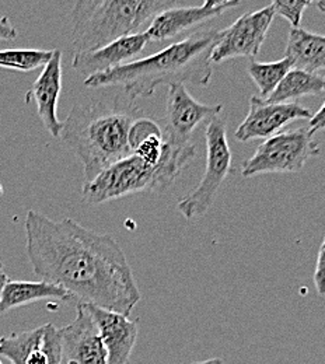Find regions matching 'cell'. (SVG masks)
I'll list each match as a JSON object with an SVG mask.
<instances>
[{
    "label": "cell",
    "mask_w": 325,
    "mask_h": 364,
    "mask_svg": "<svg viewBox=\"0 0 325 364\" xmlns=\"http://www.w3.org/2000/svg\"><path fill=\"white\" fill-rule=\"evenodd\" d=\"M313 282L317 289V293L320 297H324L325 294V240H323L319 254H317V261H316V268H314V274H313Z\"/></svg>",
    "instance_id": "24"
},
{
    "label": "cell",
    "mask_w": 325,
    "mask_h": 364,
    "mask_svg": "<svg viewBox=\"0 0 325 364\" xmlns=\"http://www.w3.org/2000/svg\"><path fill=\"white\" fill-rule=\"evenodd\" d=\"M17 30L7 17L0 18V41H13L17 38Z\"/></svg>",
    "instance_id": "26"
},
{
    "label": "cell",
    "mask_w": 325,
    "mask_h": 364,
    "mask_svg": "<svg viewBox=\"0 0 325 364\" xmlns=\"http://www.w3.org/2000/svg\"><path fill=\"white\" fill-rule=\"evenodd\" d=\"M65 364H76V363H73V362H68V363H65Z\"/></svg>",
    "instance_id": "30"
},
{
    "label": "cell",
    "mask_w": 325,
    "mask_h": 364,
    "mask_svg": "<svg viewBox=\"0 0 325 364\" xmlns=\"http://www.w3.org/2000/svg\"><path fill=\"white\" fill-rule=\"evenodd\" d=\"M238 4H228L216 9L205 7H170L159 13L144 30L147 43H164L174 40L176 37L191 31L192 28L201 27L213 18L220 17L226 10Z\"/></svg>",
    "instance_id": "15"
},
{
    "label": "cell",
    "mask_w": 325,
    "mask_h": 364,
    "mask_svg": "<svg viewBox=\"0 0 325 364\" xmlns=\"http://www.w3.org/2000/svg\"><path fill=\"white\" fill-rule=\"evenodd\" d=\"M222 34L223 30L199 31L147 58L89 76L85 85L90 89L122 87L129 98L150 97L161 86H208L213 75L211 53Z\"/></svg>",
    "instance_id": "2"
},
{
    "label": "cell",
    "mask_w": 325,
    "mask_h": 364,
    "mask_svg": "<svg viewBox=\"0 0 325 364\" xmlns=\"http://www.w3.org/2000/svg\"><path fill=\"white\" fill-rule=\"evenodd\" d=\"M53 49H3L0 50V68L14 72H33L44 68L52 58Z\"/></svg>",
    "instance_id": "22"
},
{
    "label": "cell",
    "mask_w": 325,
    "mask_h": 364,
    "mask_svg": "<svg viewBox=\"0 0 325 364\" xmlns=\"http://www.w3.org/2000/svg\"><path fill=\"white\" fill-rule=\"evenodd\" d=\"M325 104L323 102L319 108V111L316 114H311V117L309 118V127L307 131L314 136L317 132H321L325 127L324 117Z\"/></svg>",
    "instance_id": "25"
},
{
    "label": "cell",
    "mask_w": 325,
    "mask_h": 364,
    "mask_svg": "<svg viewBox=\"0 0 325 364\" xmlns=\"http://www.w3.org/2000/svg\"><path fill=\"white\" fill-rule=\"evenodd\" d=\"M320 154V144L307 128L279 132L265 139L254 156L243 163L241 176L251 178L261 174L300 173L310 159Z\"/></svg>",
    "instance_id": "7"
},
{
    "label": "cell",
    "mask_w": 325,
    "mask_h": 364,
    "mask_svg": "<svg viewBox=\"0 0 325 364\" xmlns=\"http://www.w3.org/2000/svg\"><path fill=\"white\" fill-rule=\"evenodd\" d=\"M292 69V63L287 58H282L277 62L271 63H261L255 59H251L247 68L248 76L252 79L254 85L257 86L260 98L267 100L271 92L277 89L279 82L284 77V75Z\"/></svg>",
    "instance_id": "21"
},
{
    "label": "cell",
    "mask_w": 325,
    "mask_h": 364,
    "mask_svg": "<svg viewBox=\"0 0 325 364\" xmlns=\"http://www.w3.org/2000/svg\"><path fill=\"white\" fill-rule=\"evenodd\" d=\"M147 44L149 43L143 31L121 37L93 50L75 53L72 66L79 75L85 76L86 79L97 73H102L129 63Z\"/></svg>",
    "instance_id": "13"
},
{
    "label": "cell",
    "mask_w": 325,
    "mask_h": 364,
    "mask_svg": "<svg viewBox=\"0 0 325 364\" xmlns=\"http://www.w3.org/2000/svg\"><path fill=\"white\" fill-rule=\"evenodd\" d=\"M63 363L108 364V355L86 303H79L75 319L59 328Z\"/></svg>",
    "instance_id": "11"
},
{
    "label": "cell",
    "mask_w": 325,
    "mask_h": 364,
    "mask_svg": "<svg viewBox=\"0 0 325 364\" xmlns=\"http://www.w3.org/2000/svg\"><path fill=\"white\" fill-rule=\"evenodd\" d=\"M179 0H76L70 11L75 53L93 50L143 27Z\"/></svg>",
    "instance_id": "4"
},
{
    "label": "cell",
    "mask_w": 325,
    "mask_h": 364,
    "mask_svg": "<svg viewBox=\"0 0 325 364\" xmlns=\"http://www.w3.org/2000/svg\"><path fill=\"white\" fill-rule=\"evenodd\" d=\"M7 280H9V279H7V274L3 272V265L0 264V291H1V289H3V286L6 284Z\"/></svg>",
    "instance_id": "29"
},
{
    "label": "cell",
    "mask_w": 325,
    "mask_h": 364,
    "mask_svg": "<svg viewBox=\"0 0 325 364\" xmlns=\"http://www.w3.org/2000/svg\"><path fill=\"white\" fill-rule=\"evenodd\" d=\"M191 364H225V362L219 358H213V359H208V360H201V362H193Z\"/></svg>",
    "instance_id": "28"
},
{
    "label": "cell",
    "mask_w": 325,
    "mask_h": 364,
    "mask_svg": "<svg viewBox=\"0 0 325 364\" xmlns=\"http://www.w3.org/2000/svg\"><path fill=\"white\" fill-rule=\"evenodd\" d=\"M195 156V146L180 149L166 143L160 164L151 167L131 154L102 170L92 181L85 182L82 199L89 205H100L135 193L164 191Z\"/></svg>",
    "instance_id": "5"
},
{
    "label": "cell",
    "mask_w": 325,
    "mask_h": 364,
    "mask_svg": "<svg viewBox=\"0 0 325 364\" xmlns=\"http://www.w3.org/2000/svg\"><path fill=\"white\" fill-rule=\"evenodd\" d=\"M310 117L311 111L297 102H268L258 95H252L248 114L235 131V137L240 141L268 139L279 134L289 124L309 119Z\"/></svg>",
    "instance_id": "10"
},
{
    "label": "cell",
    "mask_w": 325,
    "mask_h": 364,
    "mask_svg": "<svg viewBox=\"0 0 325 364\" xmlns=\"http://www.w3.org/2000/svg\"><path fill=\"white\" fill-rule=\"evenodd\" d=\"M0 364H1V362H0Z\"/></svg>",
    "instance_id": "31"
},
{
    "label": "cell",
    "mask_w": 325,
    "mask_h": 364,
    "mask_svg": "<svg viewBox=\"0 0 325 364\" xmlns=\"http://www.w3.org/2000/svg\"><path fill=\"white\" fill-rule=\"evenodd\" d=\"M206 139V167L198 186L183 198L177 209L186 220L198 219L212 208L223 182L232 173V150L228 140V122L222 114L208 121Z\"/></svg>",
    "instance_id": "6"
},
{
    "label": "cell",
    "mask_w": 325,
    "mask_h": 364,
    "mask_svg": "<svg viewBox=\"0 0 325 364\" xmlns=\"http://www.w3.org/2000/svg\"><path fill=\"white\" fill-rule=\"evenodd\" d=\"M144 112L132 101L76 104L63 121L60 139L83 163L86 182L111 164L131 156L128 135Z\"/></svg>",
    "instance_id": "3"
},
{
    "label": "cell",
    "mask_w": 325,
    "mask_h": 364,
    "mask_svg": "<svg viewBox=\"0 0 325 364\" xmlns=\"http://www.w3.org/2000/svg\"><path fill=\"white\" fill-rule=\"evenodd\" d=\"M228 4H240V0H205L202 7H205V9H216V7L228 6Z\"/></svg>",
    "instance_id": "27"
},
{
    "label": "cell",
    "mask_w": 325,
    "mask_h": 364,
    "mask_svg": "<svg viewBox=\"0 0 325 364\" xmlns=\"http://www.w3.org/2000/svg\"><path fill=\"white\" fill-rule=\"evenodd\" d=\"M223 105H206L196 101L186 85L169 86L164 115V140L176 147L192 146V135L199 125L222 114Z\"/></svg>",
    "instance_id": "8"
},
{
    "label": "cell",
    "mask_w": 325,
    "mask_h": 364,
    "mask_svg": "<svg viewBox=\"0 0 325 364\" xmlns=\"http://www.w3.org/2000/svg\"><path fill=\"white\" fill-rule=\"evenodd\" d=\"M325 80L323 73H309L290 69L279 82L277 89L267 98L268 102H290L300 97L323 95Z\"/></svg>",
    "instance_id": "19"
},
{
    "label": "cell",
    "mask_w": 325,
    "mask_h": 364,
    "mask_svg": "<svg viewBox=\"0 0 325 364\" xmlns=\"http://www.w3.org/2000/svg\"><path fill=\"white\" fill-rule=\"evenodd\" d=\"M62 91V52L53 49L52 58L43 68L41 75L33 83L31 89L26 94V102L34 101L37 105L38 117L55 139H60L63 121L58 118V101Z\"/></svg>",
    "instance_id": "12"
},
{
    "label": "cell",
    "mask_w": 325,
    "mask_h": 364,
    "mask_svg": "<svg viewBox=\"0 0 325 364\" xmlns=\"http://www.w3.org/2000/svg\"><path fill=\"white\" fill-rule=\"evenodd\" d=\"M272 7L277 14H280L284 20L290 23L292 27H300L302 17L307 7L316 4L321 11H324V0H271Z\"/></svg>",
    "instance_id": "23"
},
{
    "label": "cell",
    "mask_w": 325,
    "mask_h": 364,
    "mask_svg": "<svg viewBox=\"0 0 325 364\" xmlns=\"http://www.w3.org/2000/svg\"><path fill=\"white\" fill-rule=\"evenodd\" d=\"M44 325L31 331L14 332L0 338V356L11 364H26L27 358L43 345Z\"/></svg>",
    "instance_id": "20"
},
{
    "label": "cell",
    "mask_w": 325,
    "mask_h": 364,
    "mask_svg": "<svg viewBox=\"0 0 325 364\" xmlns=\"http://www.w3.org/2000/svg\"><path fill=\"white\" fill-rule=\"evenodd\" d=\"M277 13L272 6L243 14L223 34L211 53L212 63H222L235 58L254 59L265 43Z\"/></svg>",
    "instance_id": "9"
},
{
    "label": "cell",
    "mask_w": 325,
    "mask_h": 364,
    "mask_svg": "<svg viewBox=\"0 0 325 364\" xmlns=\"http://www.w3.org/2000/svg\"><path fill=\"white\" fill-rule=\"evenodd\" d=\"M108 355V364H128L138 339V322L129 317L86 304Z\"/></svg>",
    "instance_id": "14"
},
{
    "label": "cell",
    "mask_w": 325,
    "mask_h": 364,
    "mask_svg": "<svg viewBox=\"0 0 325 364\" xmlns=\"http://www.w3.org/2000/svg\"><path fill=\"white\" fill-rule=\"evenodd\" d=\"M284 58L292 69L309 73H323L325 68V38L320 34L309 33L302 27H290Z\"/></svg>",
    "instance_id": "16"
},
{
    "label": "cell",
    "mask_w": 325,
    "mask_h": 364,
    "mask_svg": "<svg viewBox=\"0 0 325 364\" xmlns=\"http://www.w3.org/2000/svg\"><path fill=\"white\" fill-rule=\"evenodd\" d=\"M24 228L27 257L41 280L60 286L80 303L131 316L142 294L114 237L73 219L52 220L33 209Z\"/></svg>",
    "instance_id": "1"
},
{
    "label": "cell",
    "mask_w": 325,
    "mask_h": 364,
    "mask_svg": "<svg viewBox=\"0 0 325 364\" xmlns=\"http://www.w3.org/2000/svg\"><path fill=\"white\" fill-rule=\"evenodd\" d=\"M131 154L139 157L147 166L156 167L160 164L164 154V136L163 129L146 115L138 118L128 135Z\"/></svg>",
    "instance_id": "18"
},
{
    "label": "cell",
    "mask_w": 325,
    "mask_h": 364,
    "mask_svg": "<svg viewBox=\"0 0 325 364\" xmlns=\"http://www.w3.org/2000/svg\"><path fill=\"white\" fill-rule=\"evenodd\" d=\"M47 299L68 301V300H72L73 297L60 286L49 283L46 280H40V282L7 280L0 291V313H6L13 309L27 306L30 303L47 300Z\"/></svg>",
    "instance_id": "17"
}]
</instances>
